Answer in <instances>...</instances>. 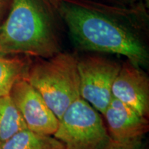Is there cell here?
<instances>
[{
    "label": "cell",
    "mask_w": 149,
    "mask_h": 149,
    "mask_svg": "<svg viewBox=\"0 0 149 149\" xmlns=\"http://www.w3.org/2000/svg\"><path fill=\"white\" fill-rule=\"evenodd\" d=\"M56 9L79 48L122 55L139 68L148 65V17L142 6H111L94 0H64Z\"/></svg>",
    "instance_id": "6da1fadb"
},
{
    "label": "cell",
    "mask_w": 149,
    "mask_h": 149,
    "mask_svg": "<svg viewBox=\"0 0 149 149\" xmlns=\"http://www.w3.org/2000/svg\"><path fill=\"white\" fill-rule=\"evenodd\" d=\"M112 95L141 116L149 115V79L129 61L122 65L112 87Z\"/></svg>",
    "instance_id": "52a82bcc"
},
{
    "label": "cell",
    "mask_w": 149,
    "mask_h": 149,
    "mask_svg": "<svg viewBox=\"0 0 149 149\" xmlns=\"http://www.w3.org/2000/svg\"><path fill=\"white\" fill-rule=\"evenodd\" d=\"M1 149H66L53 135H44L24 128L1 143Z\"/></svg>",
    "instance_id": "9c48e42d"
},
{
    "label": "cell",
    "mask_w": 149,
    "mask_h": 149,
    "mask_svg": "<svg viewBox=\"0 0 149 149\" xmlns=\"http://www.w3.org/2000/svg\"><path fill=\"white\" fill-rule=\"evenodd\" d=\"M26 128L10 96L0 97V142Z\"/></svg>",
    "instance_id": "8fae6325"
},
{
    "label": "cell",
    "mask_w": 149,
    "mask_h": 149,
    "mask_svg": "<svg viewBox=\"0 0 149 149\" xmlns=\"http://www.w3.org/2000/svg\"><path fill=\"white\" fill-rule=\"evenodd\" d=\"M109 149H144V143L142 139L124 144L114 142Z\"/></svg>",
    "instance_id": "7c38bea8"
},
{
    "label": "cell",
    "mask_w": 149,
    "mask_h": 149,
    "mask_svg": "<svg viewBox=\"0 0 149 149\" xmlns=\"http://www.w3.org/2000/svg\"><path fill=\"white\" fill-rule=\"evenodd\" d=\"M122 1H126V0H122Z\"/></svg>",
    "instance_id": "e0dca14e"
},
{
    "label": "cell",
    "mask_w": 149,
    "mask_h": 149,
    "mask_svg": "<svg viewBox=\"0 0 149 149\" xmlns=\"http://www.w3.org/2000/svg\"><path fill=\"white\" fill-rule=\"evenodd\" d=\"M77 66L81 97L103 115L113 98L112 87L121 64L102 56L89 55L77 59Z\"/></svg>",
    "instance_id": "5b68a950"
},
{
    "label": "cell",
    "mask_w": 149,
    "mask_h": 149,
    "mask_svg": "<svg viewBox=\"0 0 149 149\" xmlns=\"http://www.w3.org/2000/svg\"><path fill=\"white\" fill-rule=\"evenodd\" d=\"M53 136L66 149H109L114 143L100 113L81 97L66 110Z\"/></svg>",
    "instance_id": "277c9868"
},
{
    "label": "cell",
    "mask_w": 149,
    "mask_h": 149,
    "mask_svg": "<svg viewBox=\"0 0 149 149\" xmlns=\"http://www.w3.org/2000/svg\"><path fill=\"white\" fill-rule=\"evenodd\" d=\"M77 65L74 55L60 52L29 65L24 77L40 93L58 120L72 102L81 97Z\"/></svg>",
    "instance_id": "3957f363"
},
{
    "label": "cell",
    "mask_w": 149,
    "mask_h": 149,
    "mask_svg": "<svg viewBox=\"0 0 149 149\" xmlns=\"http://www.w3.org/2000/svg\"><path fill=\"white\" fill-rule=\"evenodd\" d=\"M113 141L118 144L142 139L149 130L148 117L141 116L114 97L103 114Z\"/></svg>",
    "instance_id": "ba28073f"
},
{
    "label": "cell",
    "mask_w": 149,
    "mask_h": 149,
    "mask_svg": "<svg viewBox=\"0 0 149 149\" xmlns=\"http://www.w3.org/2000/svg\"><path fill=\"white\" fill-rule=\"evenodd\" d=\"M29 67L25 59L0 53V97L10 95L17 81L25 77Z\"/></svg>",
    "instance_id": "30bf717a"
},
{
    "label": "cell",
    "mask_w": 149,
    "mask_h": 149,
    "mask_svg": "<svg viewBox=\"0 0 149 149\" xmlns=\"http://www.w3.org/2000/svg\"><path fill=\"white\" fill-rule=\"evenodd\" d=\"M0 26V53L47 59L61 52L58 26L50 0H11Z\"/></svg>",
    "instance_id": "7a4b0ae2"
},
{
    "label": "cell",
    "mask_w": 149,
    "mask_h": 149,
    "mask_svg": "<svg viewBox=\"0 0 149 149\" xmlns=\"http://www.w3.org/2000/svg\"><path fill=\"white\" fill-rule=\"evenodd\" d=\"M0 149H1V143L0 142Z\"/></svg>",
    "instance_id": "2e32d148"
},
{
    "label": "cell",
    "mask_w": 149,
    "mask_h": 149,
    "mask_svg": "<svg viewBox=\"0 0 149 149\" xmlns=\"http://www.w3.org/2000/svg\"><path fill=\"white\" fill-rule=\"evenodd\" d=\"M133 2H135L136 1H137V0H131ZM144 1L145 2V5H146L147 6H148V4H149V0H144Z\"/></svg>",
    "instance_id": "9a60e30c"
},
{
    "label": "cell",
    "mask_w": 149,
    "mask_h": 149,
    "mask_svg": "<svg viewBox=\"0 0 149 149\" xmlns=\"http://www.w3.org/2000/svg\"><path fill=\"white\" fill-rule=\"evenodd\" d=\"M7 1L8 0H0V26H1V17H2L3 12H4Z\"/></svg>",
    "instance_id": "4fadbf2b"
},
{
    "label": "cell",
    "mask_w": 149,
    "mask_h": 149,
    "mask_svg": "<svg viewBox=\"0 0 149 149\" xmlns=\"http://www.w3.org/2000/svg\"><path fill=\"white\" fill-rule=\"evenodd\" d=\"M10 96L28 129L44 135H54L58 126V118L25 77L17 81Z\"/></svg>",
    "instance_id": "8992f818"
},
{
    "label": "cell",
    "mask_w": 149,
    "mask_h": 149,
    "mask_svg": "<svg viewBox=\"0 0 149 149\" xmlns=\"http://www.w3.org/2000/svg\"><path fill=\"white\" fill-rule=\"evenodd\" d=\"M50 1H51V3H53V4L54 5V6L56 8V6L58 4L59 2H61V1H64V0H50Z\"/></svg>",
    "instance_id": "5bb4252c"
}]
</instances>
